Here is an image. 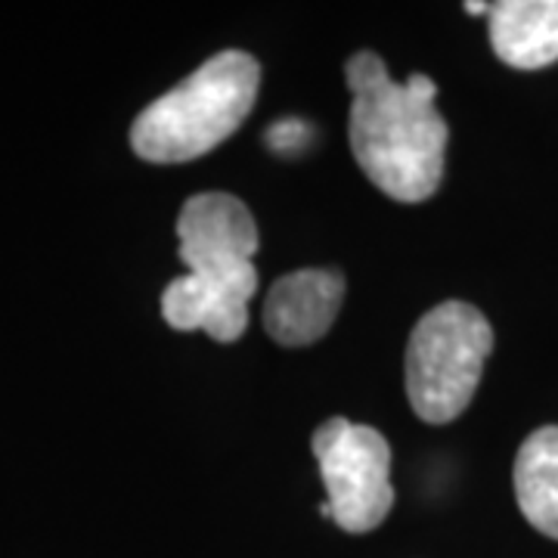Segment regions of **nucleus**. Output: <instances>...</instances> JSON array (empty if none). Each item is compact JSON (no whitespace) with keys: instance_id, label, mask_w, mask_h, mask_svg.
<instances>
[{"instance_id":"obj_1","label":"nucleus","mask_w":558,"mask_h":558,"mask_svg":"<svg viewBox=\"0 0 558 558\" xmlns=\"http://www.w3.org/2000/svg\"><path fill=\"white\" fill-rule=\"evenodd\" d=\"M351 87L348 137L360 171L395 202L432 199L447 165V121L438 112V87L428 75L395 81L373 50L344 62Z\"/></svg>"},{"instance_id":"obj_4","label":"nucleus","mask_w":558,"mask_h":558,"mask_svg":"<svg viewBox=\"0 0 558 558\" xmlns=\"http://www.w3.org/2000/svg\"><path fill=\"white\" fill-rule=\"evenodd\" d=\"M490 351L494 326L475 304L444 301L432 307L407 344V398L413 413L428 425H447L469 410Z\"/></svg>"},{"instance_id":"obj_5","label":"nucleus","mask_w":558,"mask_h":558,"mask_svg":"<svg viewBox=\"0 0 558 558\" xmlns=\"http://www.w3.org/2000/svg\"><path fill=\"white\" fill-rule=\"evenodd\" d=\"M314 457L326 484L319 512L348 534L376 531L395 509L391 447L381 432L351 418H326L314 432Z\"/></svg>"},{"instance_id":"obj_9","label":"nucleus","mask_w":558,"mask_h":558,"mask_svg":"<svg viewBox=\"0 0 558 558\" xmlns=\"http://www.w3.org/2000/svg\"><path fill=\"white\" fill-rule=\"evenodd\" d=\"M299 134H307V128L295 119H286L279 121L274 131H267V143L277 149V153H292V146H295V137Z\"/></svg>"},{"instance_id":"obj_10","label":"nucleus","mask_w":558,"mask_h":558,"mask_svg":"<svg viewBox=\"0 0 558 558\" xmlns=\"http://www.w3.org/2000/svg\"><path fill=\"white\" fill-rule=\"evenodd\" d=\"M465 13H472V16H487V13H490V3H465Z\"/></svg>"},{"instance_id":"obj_2","label":"nucleus","mask_w":558,"mask_h":558,"mask_svg":"<svg viewBox=\"0 0 558 558\" xmlns=\"http://www.w3.org/2000/svg\"><path fill=\"white\" fill-rule=\"evenodd\" d=\"M178 255L186 277L161 292V317L178 332L236 341L248 326V301L258 292V227L245 202L230 193H196L178 218Z\"/></svg>"},{"instance_id":"obj_6","label":"nucleus","mask_w":558,"mask_h":558,"mask_svg":"<svg viewBox=\"0 0 558 558\" xmlns=\"http://www.w3.org/2000/svg\"><path fill=\"white\" fill-rule=\"evenodd\" d=\"M344 274L336 267H304L279 277L264 299V329L282 348L319 341L339 317Z\"/></svg>"},{"instance_id":"obj_3","label":"nucleus","mask_w":558,"mask_h":558,"mask_svg":"<svg viewBox=\"0 0 558 558\" xmlns=\"http://www.w3.org/2000/svg\"><path fill=\"white\" fill-rule=\"evenodd\" d=\"M258 87L260 62L252 53L220 50L140 112L131 124V149L153 165L202 159L240 131Z\"/></svg>"},{"instance_id":"obj_8","label":"nucleus","mask_w":558,"mask_h":558,"mask_svg":"<svg viewBox=\"0 0 558 558\" xmlns=\"http://www.w3.org/2000/svg\"><path fill=\"white\" fill-rule=\"evenodd\" d=\"M515 499L539 534L558 539V425H543L519 447Z\"/></svg>"},{"instance_id":"obj_7","label":"nucleus","mask_w":558,"mask_h":558,"mask_svg":"<svg viewBox=\"0 0 558 558\" xmlns=\"http://www.w3.org/2000/svg\"><path fill=\"white\" fill-rule=\"evenodd\" d=\"M487 22L499 62L521 72L558 62V0H499Z\"/></svg>"}]
</instances>
